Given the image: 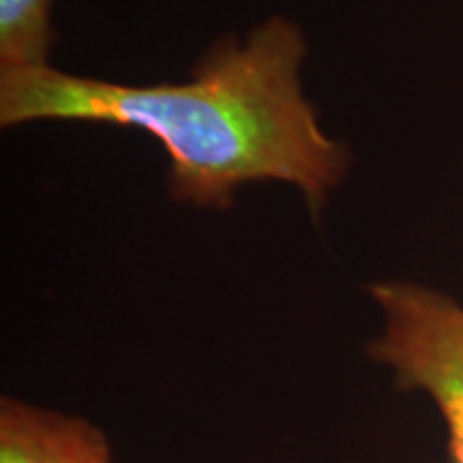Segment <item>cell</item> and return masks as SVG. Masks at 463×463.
Returning <instances> with one entry per match:
<instances>
[{
	"label": "cell",
	"instance_id": "obj_1",
	"mask_svg": "<svg viewBox=\"0 0 463 463\" xmlns=\"http://www.w3.org/2000/svg\"><path fill=\"white\" fill-rule=\"evenodd\" d=\"M307 42L273 15L245 39L225 37L184 82L123 84L52 65L0 67V125L69 120L148 133L167 155L172 200L230 208L253 183H288L320 215L350 172V150L322 129L305 97Z\"/></svg>",
	"mask_w": 463,
	"mask_h": 463
},
{
	"label": "cell",
	"instance_id": "obj_2",
	"mask_svg": "<svg viewBox=\"0 0 463 463\" xmlns=\"http://www.w3.org/2000/svg\"><path fill=\"white\" fill-rule=\"evenodd\" d=\"M369 294L384 317L369 358L391 369L399 391L431 397L447 422L449 459L463 463V307L410 281L373 283Z\"/></svg>",
	"mask_w": 463,
	"mask_h": 463
},
{
	"label": "cell",
	"instance_id": "obj_3",
	"mask_svg": "<svg viewBox=\"0 0 463 463\" xmlns=\"http://www.w3.org/2000/svg\"><path fill=\"white\" fill-rule=\"evenodd\" d=\"M0 463H114L112 444L82 416L0 399Z\"/></svg>",
	"mask_w": 463,
	"mask_h": 463
},
{
	"label": "cell",
	"instance_id": "obj_4",
	"mask_svg": "<svg viewBox=\"0 0 463 463\" xmlns=\"http://www.w3.org/2000/svg\"><path fill=\"white\" fill-rule=\"evenodd\" d=\"M54 0H0V67L50 65Z\"/></svg>",
	"mask_w": 463,
	"mask_h": 463
}]
</instances>
